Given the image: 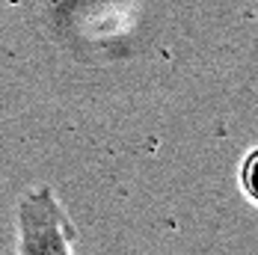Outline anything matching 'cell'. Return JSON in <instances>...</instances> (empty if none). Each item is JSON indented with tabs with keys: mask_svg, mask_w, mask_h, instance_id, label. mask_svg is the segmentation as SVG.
I'll return each mask as SVG.
<instances>
[{
	"mask_svg": "<svg viewBox=\"0 0 258 255\" xmlns=\"http://www.w3.org/2000/svg\"><path fill=\"white\" fill-rule=\"evenodd\" d=\"M237 184H240V193L258 208V146L243 154L237 166Z\"/></svg>",
	"mask_w": 258,
	"mask_h": 255,
	"instance_id": "7a4b0ae2",
	"label": "cell"
},
{
	"mask_svg": "<svg viewBox=\"0 0 258 255\" xmlns=\"http://www.w3.org/2000/svg\"><path fill=\"white\" fill-rule=\"evenodd\" d=\"M78 229L48 184L21 193L15 205V255H78Z\"/></svg>",
	"mask_w": 258,
	"mask_h": 255,
	"instance_id": "6da1fadb",
	"label": "cell"
}]
</instances>
